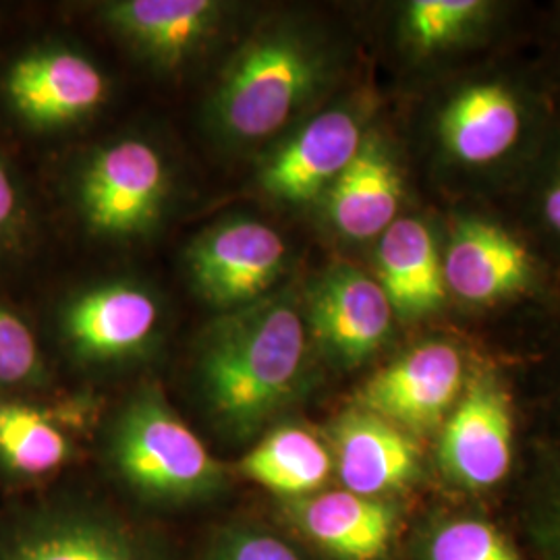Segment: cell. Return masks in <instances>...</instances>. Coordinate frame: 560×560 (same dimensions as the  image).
Returning <instances> with one entry per match:
<instances>
[{
  "instance_id": "cell-13",
  "label": "cell",
  "mask_w": 560,
  "mask_h": 560,
  "mask_svg": "<svg viewBox=\"0 0 560 560\" xmlns=\"http://www.w3.org/2000/svg\"><path fill=\"white\" fill-rule=\"evenodd\" d=\"M104 13L143 57L175 67L214 34L222 7L212 0H127L108 4Z\"/></svg>"
},
{
  "instance_id": "cell-19",
  "label": "cell",
  "mask_w": 560,
  "mask_h": 560,
  "mask_svg": "<svg viewBox=\"0 0 560 560\" xmlns=\"http://www.w3.org/2000/svg\"><path fill=\"white\" fill-rule=\"evenodd\" d=\"M520 108L501 85H474L451 102L441 119L442 140L469 164L497 161L520 136Z\"/></svg>"
},
{
  "instance_id": "cell-27",
  "label": "cell",
  "mask_w": 560,
  "mask_h": 560,
  "mask_svg": "<svg viewBox=\"0 0 560 560\" xmlns=\"http://www.w3.org/2000/svg\"><path fill=\"white\" fill-rule=\"evenodd\" d=\"M546 217L560 233V179L552 185V189L546 198Z\"/></svg>"
},
{
  "instance_id": "cell-2",
  "label": "cell",
  "mask_w": 560,
  "mask_h": 560,
  "mask_svg": "<svg viewBox=\"0 0 560 560\" xmlns=\"http://www.w3.org/2000/svg\"><path fill=\"white\" fill-rule=\"evenodd\" d=\"M316 80V57L295 36L266 34L226 69L212 101V120L229 140H264L291 119Z\"/></svg>"
},
{
  "instance_id": "cell-11",
  "label": "cell",
  "mask_w": 560,
  "mask_h": 560,
  "mask_svg": "<svg viewBox=\"0 0 560 560\" xmlns=\"http://www.w3.org/2000/svg\"><path fill=\"white\" fill-rule=\"evenodd\" d=\"M156 322L159 305L143 289L106 284L71 303L65 330L80 355L108 361L141 349Z\"/></svg>"
},
{
  "instance_id": "cell-5",
  "label": "cell",
  "mask_w": 560,
  "mask_h": 560,
  "mask_svg": "<svg viewBox=\"0 0 560 560\" xmlns=\"http://www.w3.org/2000/svg\"><path fill=\"white\" fill-rule=\"evenodd\" d=\"M287 260L284 241L260 221L222 222L191 245L187 264L201 295L217 305L260 298L279 279Z\"/></svg>"
},
{
  "instance_id": "cell-6",
  "label": "cell",
  "mask_w": 560,
  "mask_h": 560,
  "mask_svg": "<svg viewBox=\"0 0 560 560\" xmlns=\"http://www.w3.org/2000/svg\"><path fill=\"white\" fill-rule=\"evenodd\" d=\"M463 361L448 342H428L381 370L361 390L363 411L413 432L441 423L459 395Z\"/></svg>"
},
{
  "instance_id": "cell-3",
  "label": "cell",
  "mask_w": 560,
  "mask_h": 560,
  "mask_svg": "<svg viewBox=\"0 0 560 560\" xmlns=\"http://www.w3.org/2000/svg\"><path fill=\"white\" fill-rule=\"evenodd\" d=\"M113 455L122 478L154 499H194L221 481L219 463L156 395L140 397L127 407L117 425Z\"/></svg>"
},
{
  "instance_id": "cell-7",
  "label": "cell",
  "mask_w": 560,
  "mask_h": 560,
  "mask_svg": "<svg viewBox=\"0 0 560 560\" xmlns=\"http://www.w3.org/2000/svg\"><path fill=\"white\" fill-rule=\"evenodd\" d=\"M441 460L453 480L474 490L504 480L513 460V420L509 399L497 382L471 384L446 421Z\"/></svg>"
},
{
  "instance_id": "cell-16",
  "label": "cell",
  "mask_w": 560,
  "mask_h": 560,
  "mask_svg": "<svg viewBox=\"0 0 560 560\" xmlns=\"http://www.w3.org/2000/svg\"><path fill=\"white\" fill-rule=\"evenodd\" d=\"M400 194L395 162L378 141H363L355 159L330 185V219L342 235L370 240L395 222Z\"/></svg>"
},
{
  "instance_id": "cell-23",
  "label": "cell",
  "mask_w": 560,
  "mask_h": 560,
  "mask_svg": "<svg viewBox=\"0 0 560 560\" xmlns=\"http://www.w3.org/2000/svg\"><path fill=\"white\" fill-rule=\"evenodd\" d=\"M480 7L476 0H418L409 4L407 25L413 40L430 50L453 40Z\"/></svg>"
},
{
  "instance_id": "cell-28",
  "label": "cell",
  "mask_w": 560,
  "mask_h": 560,
  "mask_svg": "<svg viewBox=\"0 0 560 560\" xmlns=\"http://www.w3.org/2000/svg\"><path fill=\"white\" fill-rule=\"evenodd\" d=\"M550 557L552 560H560V506L555 511L550 523Z\"/></svg>"
},
{
  "instance_id": "cell-9",
  "label": "cell",
  "mask_w": 560,
  "mask_h": 560,
  "mask_svg": "<svg viewBox=\"0 0 560 560\" xmlns=\"http://www.w3.org/2000/svg\"><path fill=\"white\" fill-rule=\"evenodd\" d=\"M360 122L345 110L310 120L261 171V185L275 198L305 201L332 185L361 148Z\"/></svg>"
},
{
  "instance_id": "cell-25",
  "label": "cell",
  "mask_w": 560,
  "mask_h": 560,
  "mask_svg": "<svg viewBox=\"0 0 560 560\" xmlns=\"http://www.w3.org/2000/svg\"><path fill=\"white\" fill-rule=\"evenodd\" d=\"M212 560H301L284 541L258 532H237L221 541Z\"/></svg>"
},
{
  "instance_id": "cell-24",
  "label": "cell",
  "mask_w": 560,
  "mask_h": 560,
  "mask_svg": "<svg viewBox=\"0 0 560 560\" xmlns=\"http://www.w3.org/2000/svg\"><path fill=\"white\" fill-rule=\"evenodd\" d=\"M40 368L36 339L25 322L0 310V384L32 381Z\"/></svg>"
},
{
  "instance_id": "cell-10",
  "label": "cell",
  "mask_w": 560,
  "mask_h": 560,
  "mask_svg": "<svg viewBox=\"0 0 560 560\" xmlns=\"http://www.w3.org/2000/svg\"><path fill=\"white\" fill-rule=\"evenodd\" d=\"M393 305L381 282L353 268H339L322 282L312 301V322L322 345L345 363H360L381 347Z\"/></svg>"
},
{
  "instance_id": "cell-18",
  "label": "cell",
  "mask_w": 560,
  "mask_h": 560,
  "mask_svg": "<svg viewBox=\"0 0 560 560\" xmlns=\"http://www.w3.org/2000/svg\"><path fill=\"white\" fill-rule=\"evenodd\" d=\"M0 560H156L119 523L94 515H60L23 532Z\"/></svg>"
},
{
  "instance_id": "cell-26",
  "label": "cell",
  "mask_w": 560,
  "mask_h": 560,
  "mask_svg": "<svg viewBox=\"0 0 560 560\" xmlns=\"http://www.w3.org/2000/svg\"><path fill=\"white\" fill-rule=\"evenodd\" d=\"M20 219V200L18 189L13 185L11 175L0 164V241L7 240L15 229Z\"/></svg>"
},
{
  "instance_id": "cell-12",
  "label": "cell",
  "mask_w": 560,
  "mask_h": 560,
  "mask_svg": "<svg viewBox=\"0 0 560 560\" xmlns=\"http://www.w3.org/2000/svg\"><path fill=\"white\" fill-rule=\"evenodd\" d=\"M335 446L340 481L353 494L374 499L418 476L416 444L374 413H347L335 428Z\"/></svg>"
},
{
  "instance_id": "cell-15",
  "label": "cell",
  "mask_w": 560,
  "mask_h": 560,
  "mask_svg": "<svg viewBox=\"0 0 560 560\" xmlns=\"http://www.w3.org/2000/svg\"><path fill=\"white\" fill-rule=\"evenodd\" d=\"M295 515L312 540L342 560L381 559L395 532L390 504L349 490L300 502Z\"/></svg>"
},
{
  "instance_id": "cell-14",
  "label": "cell",
  "mask_w": 560,
  "mask_h": 560,
  "mask_svg": "<svg viewBox=\"0 0 560 560\" xmlns=\"http://www.w3.org/2000/svg\"><path fill=\"white\" fill-rule=\"evenodd\" d=\"M444 282L460 300L488 303L517 293L532 277L520 241L490 222H463L444 260Z\"/></svg>"
},
{
  "instance_id": "cell-21",
  "label": "cell",
  "mask_w": 560,
  "mask_h": 560,
  "mask_svg": "<svg viewBox=\"0 0 560 560\" xmlns=\"http://www.w3.org/2000/svg\"><path fill=\"white\" fill-rule=\"evenodd\" d=\"M69 442L59 428L34 407L0 402V459L23 476H44L60 467Z\"/></svg>"
},
{
  "instance_id": "cell-22",
  "label": "cell",
  "mask_w": 560,
  "mask_h": 560,
  "mask_svg": "<svg viewBox=\"0 0 560 560\" xmlns=\"http://www.w3.org/2000/svg\"><path fill=\"white\" fill-rule=\"evenodd\" d=\"M428 560H520L497 527L478 520L451 521L432 536Z\"/></svg>"
},
{
  "instance_id": "cell-8",
  "label": "cell",
  "mask_w": 560,
  "mask_h": 560,
  "mask_svg": "<svg viewBox=\"0 0 560 560\" xmlns=\"http://www.w3.org/2000/svg\"><path fill=\"white\" fill-rule=\"evenodd\" d=\"M7 96L27 122L59 127L90 115L106 96V81L85 57L46 50L27 55L11 67Z\"/></svg>"
},
{
  "instance_id": "cell-17",
  "label": "cell",
  "mask_w": 560,
  "mask_h": 560,
  "mask_svg": "<svg viewBox=\"0 0 560 560\" xmlns=\"http://www.w3.org/2000/svg\"><path fill=\"white\" fill-rule=\"evenodd\" d=\"M378 270L382 291L402 318L423 316L444 300L441 256L420 221L400 219L382 233Z\"/></svg>"
},
{
  "instance_id": "cell-20",
  "label": "cell",
  "mask_w": 560,
  "mask_h": 560,
  "mask_svg": "<svg viewBox=\"0 0 560 560\" xmlns=\"http://www.w3.org/2000/svg\"><path fill=\"white\" fill-rule=\"evenodd\" d=\"M241 474L264 488L301 497L318 490L330 474V455L301 428H280L241 460Z\"/></svg>"
},
{
  "instance_id": "cell-4",
  "label": "cell",
  "mask_w": 560,
  "mask_h": 560,
  "mask_svg": "<svg viewBox=\"0 0 560 560\" xmlns=\"http://www.w3.org/2000/svg\"><path fill=\"white\" fill-rule=\"evenodd\" d=\"M166 168L145 141L122 140L94 156L81 179V203L92 229L106 235L140 233L166 196Z\"/></svg>"
},
{
  "instance_id": "cell-1",
  "label": "cell",
  "mask_w": 560,
  "mask_h": 560,
  "mask_svg": "<svg viewBox=\"0 0 560 560\" xmlns=\"http://www.w3.org/2000/svg\"><path fill=\"white\" fill-rule=\"evenodd\" d=\"M303 351V322L287 301H260L219 322L200 355L201 388L217 420L237 436L256 432L293 393Z\"/></svg>"
}]
</instances>
